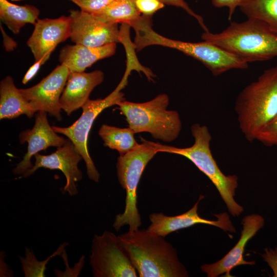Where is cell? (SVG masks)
Returning <instances> with one entry per match:
<instances>
[{
	"instance_id": "5b68a950",
	"label": "cell",
	"mask_w": 277,
	"mask_h": 277,
	"mask_svg": "<svg viewBox=\"0 0 277 277\" xmlns=\"http://www.w3.org/2000/svg\"><path fill=\"white\" fill-rule=\"evenodd\" d=\"M191 132L194 140L192 146L178 148L157 143V152L180 155L190 160L215 186L230 214L233 216L240 215L243 208L234 199L238 186V176L226 175L219 168L211 153L212 136L206 126L194 124L191 127Z\"/></svg>"
},
{
	"instance_id": "7a4b0ae2",
	"label": "cell",
	"mask_w": 277,
	"mask_h": 277,
	"mask_svg": "<svg viewBox=\"0 0 277 277\" xmlns=\"http://www.w3.org/2000/svg\"><path fill=\"white\" fill-rule=\"evenodd\" d=\"M151 17L142 15L131 26L135 32L133 45L138 51L152 45L174 49L200 61L215 76L231 69L248 68V63L240 57L208 42H186L158 34L152 28Z\"/></svg>"
},
{
	"instance_id": "ba28073f",
	"label": "cell",
	"mask_w": 277,
	"mask_h": 277,
	"mask_svg": "<svg viewBox=\"0 0 277 277\" xmlns=\"http://www.w3.org/2000/svg\"><path fill=\"white\" fill-rule=\"evenodd\" d=\"M125 85L122 81L111 93L103 99H89L82 107L81 116L72 125L67 127L52 126L56 133L67 136L73 143L85 162L88 177L95 182H98L100 174L88 151L89 133L94 120L102 111L124 100V94L120 91Z\"/></svg>"
},
{
	"instance_id": "4dcf8cb0",
	"label": "cell",
	"mask_w": 277,
	"mask_h": 277,
	"mask_svg": "<svg viewBox=\"0 0 277 277\" xmlns=\"http://www.w3.org/2000/svg\"><path fill=\"white\" fill-rule=\"evenodd\" d=\"M265 251L263 257L272 269L273 276L277 277V247L274 249L267 248Z\"/></svg>"
},
{
	"instance_id": "4316f807",
	"label": "cell",
	"mask_w": 277,
	"mask_h": 277,
	"mask_svg": "<svg viewBox=\"0 0 277 277\" xmlns=\"http://www.w3.org/2000/svg\"><path fill=\"white\" fill-rule=\"evenodd\" d=\"M134 3L142 15L149 16H151L165 6L159 0H135Z\"/></svg>"
},
{
	"instance_id": "9a60e30c",
	"label": "cell",
	"mask_w": 277,
	"mask_h": 277,
	"mask_svg": "<svg viewBox=\"0 0 277 277\" xmlns=\"http://www.w3.org/2000/svg\"><path fill=\"white\" fill-rule=\"evenodd\" d=\"M71 25L70 16L37 19L27 42L33 55L34 62L47 55H51L58 44L70 37Z\"/></svg>"
},
{
	"instance_id": "484cf974",
	"label": "cell",
	"mask_w": 277,
	"mask_h": 277,
	"mask_svg": "<svg viewBox=\"0 0 277 277\" xmlns=\"http://www.w3.org/2000/svg\"><path fill=\"white\" fill-rule=\"evenodd\" d=\"M81 10L90 14L97 12L111 3L114 0H70Z\"/></svg>"
},
{
	"instance_id": "83f0119b",
	"label": "cell",
	"mask_w": 277,
	"mask_h": 277,
	"mask_svg": "<svg viewBox=\"0 0 277 277\" xmlns=\"http://www.w3.org/2000/svg\"><path fill=\"white\" fill-rule=\"evenodd\" d=\"M134 2L135 0H133ZM165 5L172 6L180 8L185 10L188 14L193 17L200 24L201 27L204 31H209L208 28L206 26L204 19L201 15L196 14L189 7L188 4L184 0H159Z\"/></svg>"
},
{
	"instance_id": "277c9868",
	"label": "cell",
	"mask_w": 277,
	"mask_h": 277,
	"mask_svg": "<svg viewBox=\"0 0 277 277\" xmlns=\"http://www.w3.org/2000/svg\"><path fill=\"white\" fill-rule=\"evenodd\" d=\"M201 37L248 63L277 57V33L257 19L247 18L242 22H233L221 32L204 31Z\"/></svg>"
},
{
	"instance_id": "7c38bea8",
	"label": "cell",
	"mask_w": 277,
	"mask_h": 277,
	"mask_svg": "<svg viewBox=\"0 0 277 277\" xmlns=\"http://www.w3.org/2000/svg\"><path fill=\"white\" fill-rule=\"evenodd\" d=\"M34 157L35 159L34 164L23 175V177L30 176L41 168L58 169L63 172L66 179L64 191L71 196L78 193L76 183L83 177L78 164L83 157L69 139L62 146L57 148L55 152L47 155L37 153Z\"/></svg>"
},
{
	"instance_id": "d6a6232c",
	"label": "cell",
	"mask_w": 277,
	"mask_h": 277,
	"mask_svg": "<svg viewBox=\"0 0 277 277\" xmlns=\"http://www.w3.org/2000/svg\"><path fill=\"white\" fill-rule=\"evenodd\" d=\"M12 1H22V0H11Z\"/></svg>"
},
{
	"instance_id": "3957f363",
	"label": "cell",
	"mask_w": 277,
	"mask_h": 277,
	"mask_svg": "<svg viewBox=\"0 0 277 277\" xmlns=\"http://www.w3.org/2000/svg\"><path fill=\"white\" fill-rule=\"evenodd\" d=\"M239 128L249 142L277 115V65L265 70L237 96L234 106Z\"/></svg>"
},
{
	"instance_id": "30bf717a",
	"label": "cell",
	"mask_w": 277,
	"mask_h": 277,
	"mask_svg": "<svg viewBox=\"0 0 277 277\" xmlns=\"http://www.w3.org/2000/svg\"><path fill=\"white\" fill-rule=\"evenodd\" d=\"M70 72L66 66L61 64L38 84L19 91L35 112L44 111L61 121L60 100Z\"/></svg>"
},
{
	"instance_id": "1f68e13d",
	"label": "cell",
	"mask_w": 277,
	"mask_h": 277,
	"mask_svg": "<svg viewBox=\"0 0 277 277\" xmlns=\"http://www.w3.org/2000/svg\"><path fill=\"white\" fill-rule=\"evenodd\" d=\"M1 30L3 37V44L5 50L8 52L13 51L17 46L16 42L7 35L2 25H1Z\"/></svg>"
},
{
	"instance_id": "cb8c5ba5",
	"label": "cell",
	"mask_w": 277,
	"mask_h": 277,
	"mask_svg": "<svg viewBox=\"0 0 277 277\" xmlns=\"http://www.w3.org/2000/svg\"><path fill=\"white\" fill-rule=\"evenodd\" d=\"M68 244L64 242L51 255L44 261H39L35 256L33 250L25 248V256H19L22 264V271L25 277H44L46 265L50 260L54 256L62 254L65 247Z\"/></svg>"
},
{
	"instance_id": "ffe728a7",
	"label": "cell",
	"mask_w": 277,
	"mask_h": 277,
	"mask_svg": "<svg viewBox=\"0 0 277 277\" xmlns=\"http://www.w3.org/2000/svg\"><path fill=\"white\" fill-rule=\"evenodd\" d=\"M39 15V9L34 6H19L7 0H0L1 20L15 34L26 24L34 25Z\"/></svg>"
},
{
	"instance_id": "8fae6325",
	"label": "cell",
	"mask_w": 277,
	"mask_h": 277,
	"mask_svg": "<svg viewBox=\"0 0 277 277\" xmlns=\"http://www.w3.org/2000/svg\"><path fill=\"white\" fill-rule=\"evenodd\" d=\"M71 40L75 44L89 47H100L123 43L125 34L117 24H109L96 19L91 14L70 10Z\"/></svg>"
},
{
	"instance_id": "9c48e42d",
	"label": "cell",
	"mask_w": 277,
	"mask_h": 277,
	"mask_svg": "<svg viewBox=\"0 0 277 277\" xmlns=\"http://www.w3.org/2000/svg\"><path fill=\"white\" fill-rule=\"evenodd\" d=\"M89 260L94 277L138 276L119 236L110 231L94 235Z\"/></svg>"
},
{
	"instance_id": "f1b7e54d",
	"label": "cell",
	"mask_w": 277,
	"mask_h": 277,
	"mask_svg": "<svg viewBox=\"0 0 277 277\" xmlns=\"http://www.w3.org/2000/svg\"><path fill=\"white\" fill-rule=\"evenodd\" d=\"M246 0H211L212 5L216 8L227 7L228 19L230 20L237 7H239Z\"/></svg>"
},
{
	"instance_id": "e0dca14e",
	"label": "cell",
	"mask_w": 277,
	"mask_h": 277,
	"mask_svg": "<svg viewBox=\"0 0 277 277\" xmlns=\"http://www.w3.org/2000/svg\"><path fill=\"white\" fill-rule=\"evenodd\" d=\"M104 74L101 70L91 72H71L61 95L60 106L68 115L82 108L89 99L93 89L102 83Z\"/></svg>"
},
{
	"instance_id": "d6986e66",
	"label": "cell",
	"mask_w": 277,
	"mask_h": 277,
	"mask_svg": "<svg viewBox=\"0 0 277 277\" xmlns=\"http://www.w3.org/2000/svg\"><path fill=\"white\" fill-rule=\"evenodd\" d=\"M35 112L15 86L13 80L7 76L0 84V119H13L25 114L29 118Z\"/></svg>"
},
{
	"instance_id": "7402d4cb",
	"label": "cell",
	"mask_w": 277,
	"mask_h": 277,
	"mask_svg": "<svg viewBox=\"0 0 277 277\" xmlns=\"http://www.w3.org/2000/svg\"><path fill=\"white\" fill-rule=\"evenodd\" d=\"M98 134L104 146L117 150L120 155L132 151L140 144L136 141L135 133L129 127L121 128L103 124L100 128Z\"/></svg>"
},
{
	"instance_id": "2e32d148",
	"label": "cell",
	"mask_w": 277,
	"mask_h": 277,
	"mask_svg": "<svg viewBox=\"0 0 277 277\" xmlns=\"http://www.w3.org/2000/svg\"><path fill=\"white\" fill-rule=\"evenodd\" d=\"M242 223L243 227L241 238L233 248L217 262L201 266L202 271L208 277H216L223 273H225V276H231L230 272L233 268L241 265L254 264V261L245 260L243 253L248 241L263 227L264 220L260 215L252 214L246 216Z\"/></svg>"
},
{
	"instance_id": "ac0fdd59",
	"label": "cell",
	"mask_w": 277,
	"mask_h": 277,
	"mask_svg": "<svg viewBox=\"0 0 277 277\" xmlns=\"http://www.w3.org/2000/svg\"><path fill=\"white\" fill-rule=\"evenodd\" d=\"M116 44L100 47H89L81 45H68L59 54L61 64L66 66L70 72H84L97 61L110 57L116 51Z\"/></svg>"
},
{
	"instance_id": "8992f818",
	"label": "cell",
	"mask_w": 277,
	"mask_h": 277,
	"mask_svg": "<svg viewBox=\"0 0 277 277\" xmlns=\"http://www.w3.org/2000/svg\"><path fill=\"white\" fill-rule=\"evenodd\" d=\"M169 97L160 94L144 103L122 101L116 105L134 133L148 132L153 138L171 142L179 136L182 122L179 113L168 110Z\"/></svg>"
},
{
	"instance_id": "52a82bcc",
	"label": "cell",
	"mask_w": 277,
	"mask_h": 277,
	"mask_svg": "<svg viewBox=\"0 0 277 277\" xmlns=\"http://www.w3.org/2000/svg\"><path fill=\"white\" fill-rule=\"evenodd\" d=\"M142 143L132 151L120 155L116 172L121 187L126 190L125 207L115 216L113 227L116 231L125 225L129 231L138 229L142 224L137 207V190L143 172L149 162L158 153L157 143L141 138Z\"/></svg>"
},
{
	"instance_id": "f546056e",
	"label": "cell",
	"mask_w": 277,
	"mask_h": 277,
	"mask_svg": "<svg viewBox=\"0 0 277 277\" xmlns=\"http://www.w3.org/2000/svg\"><path fill=\"white\" fill-rule=\"evenodd\" d=\"M50 56V54L47 55L39 61L34 62L25 74L22 80V83L26 84L32 80L37 73L41 66L49 59Z\"/></svg>"
},
{
	"instance_id": "5bb4252c",
	"label": "cell",
	"mask_w": 277,
	"mask_h": 277,
	"mask_svg": "<svg viewBox=\"0 0 277 277\" xmlns=\"http://www.w3.org/2000/svg\"><path fill=\"white\" fill-rule=\"evenodd\" d=\"M204 198L201 195L194 206L187 212L175 216H168L162 213H152L149 215L151 224L147 229L149 231L165 237L170 233L193 226L197 224H204L217 227L226 231L235 232V229L232 224L227 213L214 214L217 217L216 221L208 220L200 216L197 213L199 202Z\"/></svg>"
},
{
	"instance_id": "603a6c76",
	"label": "cell",
	"mask_w": 277,
	"mask_h": 277,
	"mask_svg": "<svg viewBox=\"0 0 277 277\" xmlns=\"http://www.w3.org/2000/svg\"><path fill=\"white\" fill-rule=\"evenodd\" d=\"M239 8L247 18L261 21L277 33V0H246Z\"/></svg>"
},
{
	"instance_id": "6da1fadb",
	"label": "cell",
	"mask_w": 277,
	"mask_h": 277,
	"mask_svg": "<svg viewBox=\"0 0 277 277\" xmlns=\"http://www.w3.org/2000/svg\"><path fill=\"white\" fill-rule=\"evenodd\" d=\"M118 236L138 276H188L176 250L164 237L139 229Z\"/></svg>"
},
{
	"instance_id": "4fadbf2b",
	"label": "cell",
	"mask_w": 277,
	"mask_h": 277,
	"mask_svg": "<svg viewBox=\"0 0 277 277\" xmlns=\"http://www.w3.org/2000/svg\"><path fill=\"white\" fill-rule=\"evenodd\" d=\"M47 113L44 111H37L33 128L24 130L19 134L20 143L27 142L28 145L27 153L23 160L13 169L14 174L23 175L31 169L33 166L31 159L40 151L50 147H60L67 141L58 135L50 125Z\"/></svg>"
},
{
	"instance_id": "d4e9b609",
	"label": "cell",
	"mask_w": 277,
	"mask_h": 277,
	"mask_svg": "<svg viewBox=\"0 0 277 277\" xmlns=\"http://www.w3.org/2000/svg\"><path fill=\"white\" fill-rule=\"evenodd\" d=\"M256 141L266 146L277 147V115L260 132Z\"/></svg>"
},
{
	"instance_id": "44dd1931",
	"label": "cell",
	"mask_w": 277,
	"mask_h": 277,
	"mask_svg": "<svg viewBox=\"0 0 277 277\" xmlns=\"http://www.w3.org/2000/svg\"><path fill=\"white\" fill-rule=\"evenodd\" d=\"M91 14L104 23L129 26L142 16L133 0H114L101 11Z\"/></svg>"
}]
</instances>
